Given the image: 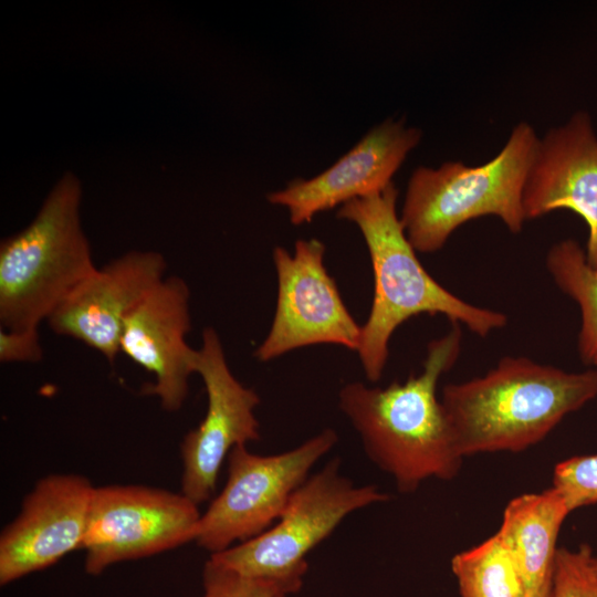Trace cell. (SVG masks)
<instances>
[{"label":"cell","mask_w":597,"mask_h":597,"mask_svg":"<svg viewBox=\"0 0 597 597\" xmlns=\"http://www.w3.org/2000/svg\"><path fill=\"white\" fill-rule=\"evenodd\" d=\"M570 510L551 488L511 500L498 532L515 557L528 591L552 580L557 537Z\"/></svg>","instance_id":"16"},{"label":"cell","mask_w":597,"mask_h":597,"mask_svg":"<svg viewBox=\"0 0 597 597\" xmlns=\"http://www.w3.org/2000/svg\"><path fill=\"white\" fill-rule=\"evenodd\" d=\"M461 342L453 325L429 343L420 374L384 388L348 383L338 392L339 409L367 458L401 493L415 492L429 479L452 480L461 469L463 455L437 396L438 380L457 362Z\"/></svg>","instance_id":"1"},{"label":"cell","mask_w":597,"mask_h":597,"mask_svg":"<svg viewBox=\"0 0 597 597\" xmlns=\"http://www.w3.org/2000/svg\"><path fill=\"white\" fill-rule=\"evenodd\" d=\"M597 397V369L568 373L504 357L485 375L442 389L441 404L464 457L520 452Z\"/></svg>","instance_id":"3"},{"label":"cell","mask_w":597,"mask_h":597,"mask_svg":"<svg viewBox=\"0 0 597 597\" xmlns=\"http://www.w3.org/2000/svg\"><path fill=\"white\" fill-rule=\"evenodd\" d=\"M421 136L419 128L407 126L404 119L388 118L326 170L310 179L291 180L266 199L284 207L291 223L311 222L320 212L386 189Z\"/></svg>","instance_id":"12"},{"label":"cell","mask_w":597,"mask_h":597,"mask_svg":"<svg viewBox=\"0 0 597 597\" xmlns=\"http://www.w3.org/2000/svg\"><path fill=\"white\" fill-rule=\"evenodd\" d=\"M189 300L181 277L163 279L128 314L119 341V353L155 378L144 392L157 396L167 411L182 407L195 374L197 349L186 341L191 328Z\"/></svg>","instance_id":"13"},{"label":"cell","mask_w":597,"mask_h":597,"mask_svg":"<svg viewBox=\"0 0 597 597\" xmlns=\"http://www.w3.org/2000/svg\"><path fill=\"white\" fill-rule=\"evenodd\" d=\"M185 494L136 484L95 486L82 549L88 575L196 540L201 513Z\"/></svg>","instance_id":"8"},{"label":"cell","mask_w":597,"mask_h":597,"mask_svg":"<svg viewBox=\"0 0 597 597\" xmlns=\"http://www.w3.org/2000/svg\"><path fill=\"white\" fill-rule=\"evenodd\" d=\"M553 488L565 499L570 512L597 503V454L576 455L557 463Z\"/></svg>","instance_id":"21"},{"label":"cell","mask_w":597,"mask_h":597,"mask_svg":"<svg viewBox=\"0 0 597 597\" xmlns=\"http://www.w3.org/2000/svg\"><path fill=\"white\" fill-rule=\"evenodd\" d=\"M195 374L207 392V410L199 426L180 444L181 493L200 505L212 498L223 461L232 449L259 441L260 422L255 409L260 397L231 373L218 333L202 332Z\"/></svg>","instance_id":"10"},{"label":"cell","mask_w":597,"mask_h":597,"mask_svg":"<svg viewBox=\"0 0 597 597\" xmlns=\"http://www.w3.org/2000/svg\"><path fill=\"white\" fill-rule=\"evenodd\" d=\"M82 187L66 172L31 223L0 245V323L38 329L97 268L82 229Z\"/></svg>","instance_id":"5"},{"label":"cell","mask_w":597,"mask_h":597,"mask_svg":"<svg viewBox=\"0 0 597 597\" xmlns=\"http://www.w3.org/2000/svg\"><path fill=\"white\" fill-rule=\"evenodd\" d=\"M546 266L558 289L579 307L578 353L583 363L594 366L597 362V268L587 262L585 251L572 239L549 249Z\"/></svg>","instance_id":"18"},{"label":"cell","mask_w":597,"mask_h":597,"mask_svg":"<svg viewBox=\"0 0 597 597\" xmlns=\"http://www.w3.org/2000/svg\"><path fill=\"white\" fill-rule=\"evenodd\" d=\"M594 366H595V367H597V362L595 363V365H594Z\"/></svg>","instance_id":"25"},{"label":"cell","mask_w":597,"mask_h":597,"mask_svg":"<svg viewBox=\"0 0 597 597\" xmlns=\"http://www.w3.org/2000/svg\"><path fill=\"white\" fill-rule=\"evenodd\" d=\"M527 597H554L552 580L534 590L528 591Z\"/></svg>","instance_id":"23"},{"label":"cell","mask_w":597,"mask_h":597,"mask_svg":"<svg viewBox=\"0 0 597 597\" xmlns=\"http://www.w3.org/2000/svg\"><path fill=\"white\" fill-rule=\"evenodd\" d=\"M593 566H594V568H595V570L597 573V557H595V556L593 557Z\"/></svg>","instance_id":"24"},{"label":"cell","mask_w":597,"mask_h":597,"mask_svg":"<svg viewBox=\"0 0 597 597\" xmlns=\"http://www.w3.org/2000/svg\"><path fill=\"white\" fill-rule=\"evenodd\" d=\"M523 207L526 220L559 209L576 212L588 228L586 260L597 268V135L586 112L540 138Z\"/></svg>","instance_id":"15"},{"label":"cell","mask_w":597,"mask_h":597,"mask_svg":"<svg viewBox=\"0 0 597 597\" xmlns=\"http://www.w3.org/2000/svg\"><path fill=\"white\" fill-rule=\"evenodd\" d=\"M398 193L392 182L378 193L344 203L336 213L359 229L371 261L374 296L357 349L371 383L383 376L394 332L413 316L443 315L453 325L463 324L481 337L507 322L502 312L463 301L427 272L398 216Z\"/></svg>","instance_id":"2"},{"label":"cell","mask_w":597,"mask_h":597,"mask_svg":"<svg viewBox=\"0 0 597 597\" xmlns=\"http://www.w3.org/2000/svg\"><path fill=\"white\" fill-rule=\"evenodd\" d=\"M334 458L294 492L280 519L264 533L210 555L251 577L272 579L296 593L308 569V554L352 513L389 501L376 484L357 485Z\"/></svg>","instance_id":"6"},{"label":"cell","mask_w":597,"mask_h":597,"mask_svg":"<svg viewBox=\"0 0 597 597\" xmlns=\"http://www.w3.org/2000/svg\"><path fill=\"white\" fill-rule=\"evenodd\" d=\"M166 268L158 252H127L92 272L46 322L55 334L84 343L112 363L119 353L125 320L165 279Z\"/></svg>","instance_id":"14"},{"label":"cell","mask_w":597,"mask_h":597,"mask_svg":"<svg viewBox=\"0 0 597 597\" xmlns=\"http://www.w3.org/2000/svg\"><path fill=\"white\" fill-rule=\"evenodd\" d=\"M538 144L534 128L522 122L501 151L483 165L447 161L438 168H416L399 216L415 250L433 253L455 229L484 216L499 217L519 233L526 220L523 195Z\"/></svg>","instance_id":"4"},{"label":"cell","mask_w":597,"mask_h":597,"mask_svg":"<svg viewBox=\"0 0 597 597\" xmlns=\"http://www.w3.org/2000/svg\"><path fill=\"white\" fill-rule=\"evenodd\" d=\"M277 296L271 328L254 352L260 362L273 360L296 348L335 344L357 352L362 326L348 312L335 280L324 263L325 244L300 239L293 253L273 250Z\"/></svg>","instance_id":"9"},{"label":"cell","mask_w":597,"mask_h":597,"mask_svg":"<svg viewBox=\"0 0 597 597\" xmlns=\"http://www.w3.org/2000/svg\"><path fill=\"white\" fill-rule=\"evenodd\" d=\"M451 569L461 597H527L519 564L498 533L455 554Z\"/></svg>","instance_id":"17"},{"label":"cell","mask_w":597,"mask_h":597,"mask_svg":"<svg viewBox=\"0 0 597 597\" xmlns=\"http://www.w3.org/2000/svg\"><path fill=\"white\" fill-rule=\"evenodd\" d=\"M95 486L83 475L42 478L0 536V584L54 565L82 548Z\"/></svg>","instance_id":"11"},{"label":"cell","mask_w":597,"mask_h":597,"mask_svg":"<svg viewBox=\"0 0 597 597\" xmlns=\"http://www.w3.org/2000/svg\"><path fill=\"white\" fill-rule=\"evenodd\" d=\"M201 597H287L296 591L272 579L251 577L209 557L202 570Z\"/></svg>","instance_id":"19"},{"label":"cell","mask_w":597,"mask_h":597,"mask_svg":"<svg viewBox=\"0 0 597 597\" xmlns=\"http://www.w3.org/2000/svg\"><path fill=\"white\" fill-rule=\"evenodd\" d=\"M38 329H0V360L2 363H35L42 359Z\"/></svg>","instance_id":"22"},{"label":"cell","mask_w":597,"mask_h":597,"mask_svg":"<svg viewBox=\"0 0 597 597\" xmlns=\"http://www.w3.org/2000/svg\"><path fill=\"white\" fill-rule=\"evenodd\" d=\"M337 441L336 431L327 428L277 454L260 455L247 446L232 449L226 484L201 513L195 542L213 555L268 531Z\"/></svg>","instance_id":"7"},{"label":"cell","mask_w":597,"mask_h":597,"mask_svg":"<svg viewBox=\"0 0 597 597\" xmlns=\"http://www.w3.org/2000/svg\"><path fill=\"white\" fill-rule=\"evenodd\" d=\"M587 544L572 551L558 547L553 568L554 597H597V573Z\"/></svg>","instance_id":"20"}]
</instances>
